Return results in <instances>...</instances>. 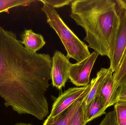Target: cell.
Segmentation results:
<instances>
[{
    "label": "cell",
    "instance_id": "obj_14",
    "mask_svg": "<svg viewBox=\"0 0 126 125\" xmlns=\"http://www.w3.org/2000/svg\"><path fill=\"white\" fill-rule=\"evenodd\" d=\"M33 0H0V13L7 12L13 7L30 4Z\"/></svg>",
    "mask_w": 126,
    "mask_h": 125
},
{
    "label": "cell",
    "instance_id": "obj_16",
    "mask_svg": "<svg viewBox=\"0 0 126 125\" xmlns=\"http://www.w3.org/2000/svg\"><path fill=\"white\" fill-rule=\"evenodd\" d=\"M83 103L71 119L68 125H86Z\"/></svg>",
    "mask_w": 126,
    "mask_h": 125
},
{
    "label": "cell",
    "instance_id": "obj_18",
    "mask_svg": "<svg viewBox=\"0 0 126 125\" xmlns=\"http://www.w3.org/2000/svg\"><path fill=\"white\" fill-rule=\"evenodd\" d=\"M98 125H118L114 111L113 110L106 114L105 117Z\"/></svg>",
    "mask_w": 126,
    "mask_h": 125
},
{
    "label": "cell",
    "instance_id": "obj_15",
    "mask_svg": "<svg viewBox=\"0 0 126 125\" xmlns=\"http://www.w3.org/2000/svg\"><path fill=\"white\" fill-rule=\"evenodd\" d=\"M114 110L118 125H126V101H118L114 104Z\"/></svg>",
    "mask_w": 126,
    "mask_h": 125
},
{
    "label": "cell",
    "instance_id": "obj_6",
    "mask_svg": "<svg viewBox=\"0 0 126 125\" xmlns=\"http://www.w3.org/2000/svg\"><path fill=\"white\" fill-rule=\"evenodd\" d=\"M90 86L91 84L90 83L86 86L70 88L64 91L55 99L51 113L46 119H52L65 111L81 98L89 89Z\"/></svg>",
    "mask_w": 126,
    "mask_h": 125
},
{
    "label": "cell",
    "instance_id": "obj_9",
    "mask_svg": "<svg viewBox=\"0 0 126 125\" xmlns=\"http://www.w3.org/2000/svg\"><path fill=\"white\" fill-rule=\"evenodd\" d=\"M91 84V83H90ZM91 87V86H90ZM79 100L58 116L49 120H46L43 125H68L72 118L79 109L86 98L90 89Z\"/></svg>",
    "mask_w": 126,
    "mask_h": 125
},
{
    "label": "cell",
    "instance_id": "obj_4",
    "mask_svg": "<svg viewBox=\"0 0 126 125\" xmlns=\"http://www.w3.org/2000/svg\"><path fill=\"white\" fill-rule=\"evenodd\" d=\"M99 54L94 51L83 61L71 64L69 69V79L76 86L84 87L90 83V74Z\"/></svg>",
    "mask_w": 126,
    "mask_h": 125
},
{
    "label": "cell",
    "instance_id": "obj_2",
    "mask_svg": "<svg viewBox=\"0 0 126 125\" xmlns=\"http://www.w3.org/2000/svg\"><path fill=\"white\" fill-rule=\"evenodd\" d=\"M70 17L86 33L88 47L111 59L120 19L113 0H73Z\"/></svg>",
    "mask_w": 126,
    "mask_h": 125
},
{
    "label": "cell",
    "instance_id": "obj_12",
    "mask_svg": "<svg viewBox=\"0 0 126 125\" xmlns=\"http://www.w3.org/2000/svg\"><path fill=\"white\" fill-rule=\"evenodd\" d=\"M83 108L84 121L86 124L94 119L106 114L107 108L104 106L101 98L98 95L86 107H84L83 106Z\"/></svg>",
    "mask_w": 126,
    "mask_h": 125
},
{
    "label": "cell",
    "instance_id": "obj_21",
    "mask_svg": "<svg viewBox=\"0 0 126 125\" xmlns=\"http://www.w3.org/2000/svg\"><path fill=\"white\" fill-rule=\"evenodd\" d=\"M15 125H32L31 124H27V123H17L15 124Z\"/></svg>",
    "mask_w": 126,
    "mask_h": 125
},
{
    "label": "cell",
    "instance_id": "obj_5",
    "mask_svg": "<svg viewBox=\"0 0 126 125\" xmlns=\"http://www.w3.org/2000/svg\"><path fill=\"white\" fill-rule=\"evenodd\" d=\"M116 3L120 22L115 37L114 52L110 59L109 68L113 73L117 70L126 48V10Z\"/></svg>",
    "mask_w": 126,
    "mask_h": 125
},
{
    "label": "cell",
    "instance_id": "obj_10",
    "mask_svg": "<svg viewBox=\"0 0 126 125\" xmlns=\"http://www.w3.org/2000/svg\"><path fill=\"white\" fill-rule=\"evenodd\" d=\"M21 43L24 47L34 53L42 48L46 44L43 36L40 34H36L32 29H26L21 36Z\"/></svg>",
    "mask_w": 126,
    "mask_h": 125
},
{
    "label": "cell",
    "instance_id": "obj_7",
    "mask_svg": "<svg viewBox=\"0 0 126 125\" xmlns=\"http://www.w3.org/2000/svg\"><path fill=\"white\" fill-rule=\"evenodd\" d=\"M50 73L53 86L61 90L69 79V69L71 63L69 59L59 51L54 53Z\"/></svg>",
    "mask_w": 126,
    "mask_h": 125
},
{
    "label": "cell",
    "instance_id": "obj_17",
    "mask_svg": "<svg viewBox=\"0 0 126 125\" xmlns=\"http://www.w3.org/2000/svg\"><path fill=\"white\" fill-rule=\"evenodd\" d=\"M73 0H40L43 3L50 5L54 8L63 7L66 5H71Z\"/></svg>",
    "mask_w": 126,
    "mask_h": 125
},
{
    "label": "cell",
    "instance_id": "obj_20",
    "mask_svg": "<svg viewBox=\"0 0 126 125\" xmlns=\"http://www.w3.org/2000/svg\"><path fill=\"white\" fill-rule=\"evenodd\" d=\"M115 1L126 10V0H115Z\"/></svg>",
    "mask_w": 126,
    "mask_h": 125
},
{
    "label": "cell",
    "instance_id": "obj_8",
    "mask_svg": "<svg viewBox=\"0 0 126 125\" xmlns=\"http://www.w3.org/2000/svg\"><path fill=\"white\" fill-rule=\"evenodd\" d=\"M112 74L109 75L101 84L98 94L107 109L114 105L117 102V88L115 85Z\"/></svg>",
    "mask_w": 126,
    "mask_h": 125
},
{
    "label": "cell",
    "instance_id": "obj_13",
    "mask_svg": "<svg viewBox=\"0 0 126 125\" xmlns=\"http://www.w3.org/2000/svg\"><path fill=\"white\" fill-rule=\"evenodd\" d=\"M112 76L115 85L118 87L126 84V48L120 60L116 71L113 73Z\"/></svg>",
    "mask_w": 126,
    "mask_h": 125
},
{
    "label": "cell",
    "instance_id": "obj_19",
    "mask_svg": "<svg viewBox=\"0 0 126 125\" xmlns=\"http://www.w3.org/2000/svg\"><path fill=\"white\" fill-rule=\"evenodd\" d=\"M116 98L118 101H126V84L117 89Z\"/></svg>",
    "mask_w": 126,
    "mask_h": 125
},
{
    "label": "cell",
    "instance_id": "obj_3",
    "mask_svg": "<svg viewBox=\"0 0 126 125\" xmlns=\"http://www.w3.org/2000/svg\"><path fill=\"white\" fill-rule=\"evenodd\" d=\"M41 10L47 17V23L54 29L60 37L67 53V57L83 61L90 55L88 46L81 40L64 22L55 8L43 3Z\"/></svg>",
    "mask_w": 126,
    "mask_h": 125
},
{
    "label": "cell",
    "instance_id": "obj_1",
    "mask_svg": "<svg viewBox=\"0 0 126 125\" xmlns=\"http://www.w3.org/2000/svg\"><path fill=\"white\" fill-rule=\"evenodd\" d=\"M52 65L49 54L30 52L16 33L0 26V97L6 107L39 120L47 116Z\"/></svg>",
    "mask_w": 126,
    "mask_h": 125
},
{
    "label": "cell",
    "instance_id": "obj_11",
    "mask_svg": "<svg viewBox=\"0 0 126 125\" xmlns=\"http://www.w3.org/2000/svg\"><path fill=\"white\" fill-rule=\"evenodd\" d=\"M113 72L109 68H102L97 73L95 78L92 79L90 81L91 87L89 93L84 99L83 104L86 107L98 94L101 84L106 78Z\"/></svg>",
    "mask_w": 126,
    "mask_h": 125
}]
</instances>
